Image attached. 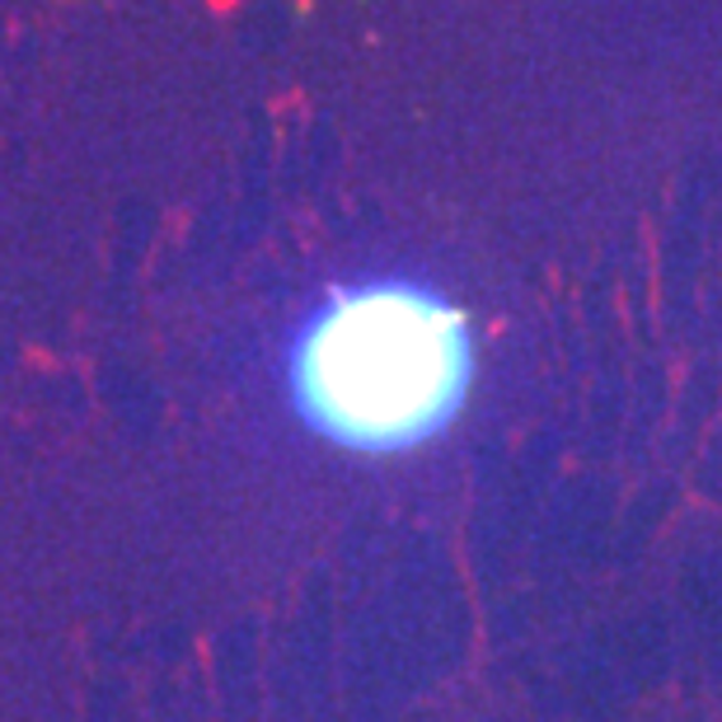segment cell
<instances>
[{"mask_svg":"<svg viewBox=\"0 0 722 722\" xmlns=\"http://www.w3.org/2000/svg\"><path fill=\"white\" fill-rule=\"evenodd\" d=\"M465 385V320L404 281L334 296L291 352L296 408L315 432L352 450L428 442L455 418Z\"/></svg>","mask_w":722,"mask_h":722,"instance_id":"obj_1","label":"cell"}]
</instances>
